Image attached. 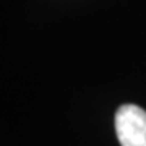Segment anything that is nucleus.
<instances>
[{
  "label": "nucleus",
  "instance_id": "obj_1",
  "mask_svg": "<svg viewBox=\"0 0 146 146\" xmlns=\"http://www.w3.org/2000/svg\"><path fill=\"white\" fill-rule=\"evenodd\" d=\"M114 127L122 146H146V110L140 106H120L115 112Z\"/></svg>",
  "mask_w": 146,
  "mask_h": 146
}]
</instances>
